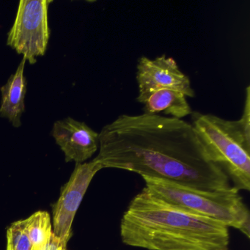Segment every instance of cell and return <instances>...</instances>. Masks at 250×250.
Returning <instances> with one entry per match:
<instances>
[{
    "label": "cell",
    "instance_id": "1",
    "mask_svg": "<svg viewBox=\"0 0 250 250\" xmlns=\"http://www.w3.org/2000/svg\"><path fill=\"white\" fill-rule=\"evenodd\" d=\"M94 159L102 169H124L196 189L231 187L193 125L172 117L120 115L99 133V153Z\"/></svg>",
    "mask_w": 250,
    "mask_h": 250
},
{
    "label": "cell",
    "instance_id": "2",
    "mask_svg": "<svg viewBox=\"0 0 250 250\" xmlns=\"http://www.w3.org/2000/svg\"><path fill=\"white\" fill-rule=\"evenodd\" d=\"M123 243L148 250H229V228L166 203L146 188L121 222Z\"/></svg>",
    "mask_w": 250,
    "mask_h": 250
},
{
    "label": "cell",
    "instance_id": "3",
    "mask_svg": "<svg viewBox=\"0 0 250 250\" xmlns=\"http://www.w3.org/2000/svg\"><path fill=\"white\" fill-rule=\"evenodd\" d=\"M191 125L210 159L238 191L250 190V88L246 89L244 112L238 121L211 114L191 113Z\"/></svg>",
    "mask_w": 250,
    "mask_h": 250
},
{
    "label": "cell",
    "instance_id": "4",
    "mask_svg": "<svg viewBox=\"0 0 250 250\" xmlns=\"http://www.w3.org/2000/svg\"><path fill=\"white\" fill-rule=\"evenodd\" d=\"M143 178L145 188L154 197L194 214L222 222L250 238V210L239 191L233 187L203 191L159 178Z\"/></svg>",
    "mask_w": 250,
    "mask_h": 250
},
{
    "label": "cell",
    "instance_id": "5",
    "mask_svg": "<svg viewBox=\"0 0 250 250\" xmlns=\"http://www.w3.org/2000/svg\"><path fill=\"white\" fill-rule=\"evenodd\" d=\"M50 0H21L15 21L8 33L7 45L30 65L37 62L47 50L51 30L49 24Z\"/></svg>",
    "mask_w": 250,
    "mask_h": 250
},
{
    "label": "cell",
    "instance_id": "6",
    "mask_svg": "<svg viewBox=\"0 0 250 250\" xmlns=\"http://www.w3.org/2000/svg\"><path fill=\"white\" fill-rule=\"evenodd\" d=\"M102 166L97 161L76 164L74 172L65 184L57 203L53 206L54 235L66 246L72 235V225L76 213L93 177Z\"/></svg>",
    "mask_w": 250,
    "mask_h": 250
},
{
    "label": "cell",
    "instance_id": "7",
    "mask_svg": "<svg viewBox=\"0 0 250 250\" xmlns=\"http://www.w3.org/2000/svg\"><path fill=\"white\" fill-rule=\"evenodd\" d=\"M137 68L138 97L161 89L177 90L187 97L195 96L189 78L181 72L173 58H167L165 55L153 60L142 57Z\"/></svg>",
    "mask_w": 250,
    "mask_h": 250
},
{
    "label": "cell",
    "instance_id": "8",
    "mask_svg": "<svg viewBox=\"0 0 250 250\" xmlns=\"http://www.w3.org/2000/svg\"><path fill=\"white\" fill-rule=\"evenodd\" d=\"M52 137L65 154V162L84 163L99 148V134L85 123L67 118L54 124Z\"/></svg>",
    "mask_w": 250,
    "mask_h": 250
},
{
    "label": "cell",
    "instance_id": "9",
    "mask_svg": "<svg viewBox=\"0 0 250 250\" xmlns=\"http://www.w3.org/2000/svg\"><path fill=\"white\" fill-rule=\"evenodd\" d=\"M27 62L23 58L17 71L11 74L5 84L1 88L0 117L6 118L16 128L21 125V118L25 111L27 80L24 68Z\"/></svg>",
    "mask_w": 250,
    "mask_h": 250
},
{
    "label": "cell",
    "instance_id": "10",
    "mask_svg": "<svg viewBox=\"0 0 250 250\" xmlns=\"http://www.w3.org/2000/svg\"><path fill=\"white\" fill-rule=\"evenodd\" d=\"M137 100L144 105L143 111L147 115H158L162 112L172 118L182 119L192 112L187 96L177 90L161 89L137 97Z\"/></svg>",
    "mask_w": 250,
    "mask_h": 250
},
{
    "label": "cell",
    "instance_id": "11",
    "mask_svg": "<svg viewBox=\"0 0 250 250\" xmlns=\"http://www.w3.org/2000/svg\"><path fill=\"white\" fill-rule=\"evenodd\" d=\"M21 221L33 250L47 244L53 234L50 215L48 212L40 210Z\"/></svg>",
    "mask_w": 250,
    "mask_h": 250
},
{
    "label": "cell",
    "instance_id": "12",
    "mask_svg": "<svg viewBox=\"0 0 250 250\" xmlns=\"http://www.w3.org/2000/svg\"><path fill=\"white\" fill-rule=\"evenodd\" d=\"M6 250H33V244L24 230L22 221H17L8 228Z\"/></svg>",
    "mask_w": 250,
    "mask_h": 250
},
{
    "label": "cell",
    "instance_id": "13",
    "mask_svg": "<svg viewBox=\"0 0 250 250\" xmlns=\"http://www.w3.org/2000/svg\"><path fill=\"white\" fill-rule=\"evenodd\" d=\"M33 250H67V247L63 245L61 241L54 234H52L47 244L39 248L34 249Z\"/></svg>",
    "mask_w": 250,
    "mask_h": 250
}]
</instances>
